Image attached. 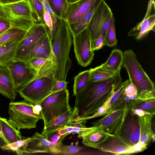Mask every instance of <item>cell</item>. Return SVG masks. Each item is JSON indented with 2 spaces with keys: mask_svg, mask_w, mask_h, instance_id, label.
<instances>
[{
  "mask_svg": "<svg viewBox=\"0 0 155 155\" xmlns=\"http://www.w3.org/2000/svg\"><path fill=\"white\" fill-rule=\"evenodd\" d=\"M141 109L154 116L155 114V98L141 100L137 98L134 101L132 109Z\"/></svg>",
  "mask_w": 155,
  "mask_h": 155,
  "instance_id": "cell-31",
  "label": "cell"
},
{
  "mask_svg": "<svg viewBox=\"0 0 155 155\" xmlns=\"http://www.w3.org/2000/svg\"><path fill=\"white\" fill-rule=\"evenodd\" d=\"M90 74L89 70L81 72L75 76L73 86V96H75L90 81Z\"/></svg>",
  "mask_w": 155,
  "mask_h": 155,
  "instance_id": "cell-34",
  "label": "cell"
},
{
  "mask_svg": "<svg viewBox=\"0 0 155 155\" xmlns=\"http://www.w3.org/2000/svg\"><path fill=\"white\" fill-rule=\"evenodd\" d=\"M7 66L10 71L17 91L37 78L36 71L27 60L14 59Z\"/></svg>",
  "mask_w": 155,
  "mask_h": 155,
  "instance_id": "cell-10",
  "label": "cell"
},
{
  "mask_svg": "<svg viewBox=\"0 0 155 155\" xmlns=\"http://www.w3.org/2000/svg\"><path fill=\"white\" fill-rule=\"evenodd\" d=\"M98 0H78L67 2L66 10L62 18L70 25L76 22L93 6Z\"/></svg>",
  "mask_w": 155,
  "mask_h": 155,
  "instance_id": "cell-15",
  "label": "cell"
},
{
  "mask_svg": "<svg viewBox=\"0 0 155 155\" xmlns=\"http://www.w3.org/2000/svg\"><path fill=\"white\" fill-rule=\"evenodd\" d=\"M138 116L140 136L139 147L140 152L146 150L151 141L155 140V133L152 128V120L153 116L149 113Z\"/></svg>",
  "mask_w": 155,
  "mask_h": 155,
  "instance_id": "cell-16",
  "label": "cell"
},
{
  "mask_svg": "<svg viewBox=\"0 0 155 155\" xmlns=\"http://www.w3.org/2000/svg\"><path fill=\"white\" fill-rule=\"evenodd\" d=\"M122 81L120 74L100 81H89L75 96L74 107L78 108V113L73 121H79L95 113L105 102Z\"/></svg>",
  "mask_w": 155,
  "mask_h": 155,
  "instance_id": "cell-1",
  "label": "cell"
},
{
  "mask_svg": "<svg viewBox=\"0 0 155 155\" xmlns=\"http://www.w3.org/2000/svg\"><path fill=\"white\" fill-rule=\"evenodd\" d=\"M114 134L121 137L131 146L137 147L140 152L139 117L132 112L130 108L125 106L122 117Z\"/></svg>",
  "mask_w": 155,
  "mask_h": 155,
  "instance_id": "cell-7",
  "label": "cell"
},
{
  "mask_svg": "<svg viewBox=\"0 0 155 155\" xmlns=\"http://www.w3.org/2000/svg\"><path fill=\"white\" fill-rule=\"evenodd\" d=\"M109 134L101 128L97 127L94 131L82 137V143L87 146L94 148L104 140Z\"/></svg>",
  "mask_w": 155,
  "mask_h": 155,
  "instance_id": "cell-29",
  "label": "cell"
},
{
  "mask_svg": "<svg viewBox=\"0 0 155 155\" xmlns=\"http://www.w3.org/2000/svg\"><path fill=\"white\" fill-rule=\"evenodd\" d=\"M23 0H0V5H4L19 2Z\"/></svg>",
  "mask_w": 155,
  "mask_h": 155,
  "instance_id": "cell-46",
  "label": "cell"
},
{
  "mask_svg": "<svg viewBox=\"0 0 155 155\" xmlns=\"http://www.w3.org/2000/svg\"><path fill=\"white\" fill-rule=\"evenodd\" d=\"M49 32L43 22L37 21L27 31L18 47L14 59L23 60L35 44Z\"/></svg>",
  "mask_w": 155,
  "mask_h": 155,
  "instance_id": "cell-11",
  "label": "cell"
},
{
  "mask_svg": "<svg viewBox=\"0 0 155 155\" xmlns=\"http://www.w3.org/2000/svg\"><path fill=\"white\" fill-rule=\"evenodd\" d=\"M97 128L92 127H90L78 128L67 125L58 130V132L61 136L64 135L65 137L71 134H77L78 137L80 138L94 131Z\"/></svg>",
  "mask_w": 155,
  "mask_h": 155,
  "instance_id": "cell-33",
  "label": "cell"
},
{
  "mask_svg": "<svg viewBox=\"0 0 155 155\" xmlns=\"http://www.w3.org/2000/svg\"><path fill=\"white\" fill-rule=\"evenodd\" d=\"M34 16L37 21H44V8L42 2L39 0H29Z\"/></svg>",
  "mask_w": 155,
  "mask_h": 155,
  "instance_id": "cell-38",
  "label": "cell"
},
{
  "mask_svg": "<svg viewBox=\"0 0 155 155\" xmlns=\"http://www.w3.org/2000/svg\"><path fill=\"white\" fill-rule=\"evenodd\" d=\"M17 92L8 67L0 65V93L13 101Z\"/></svg>",
  "mask_w": 155,
  "mask_h": 155,
  "instance_id": "cell-21",
  "label": "cell"
},
{
  "mask_svg": "<svg viewBox=\"0 0 155 155\" xmlns=\"http://www.w3.org/2000/svg\"><path fill=\"white\" fill-rule=\"evenodd\" d=\"M124 94L125 96H128L137 94L136 87L132 83L130 82L125 88Z\"/></svg>",
  "mask_w": 155,
  "mask_h": 155,
  "instance_id": "cell-44",
  "label": "cell"
},
{
  "mask_svg": "<svg viewBox=\"0 0 155 155\" xmlns=\"http://www.w3.org/2000/svg\"><path fill=\"white\" fill-rule=\"evenodd\" d=\"M101 0H98L91 9L76 22L71 25L69 24L70 29L72 33L77 35L87 28Z\"/></svg>",
  "mask_w": 155,
  "mask_h": 155,
  "instance_id": "cell-26",
  "label": "cell"
},
{
  "mask_svg": "<svg viewBox=\"0 0 155 155\" xmlns=\"http://www.w3.org/2000/svg\"><path fill=\"white\" fill-rule=\"evenodd\" d=\"M25 0V1H29V0Z\"/></svg>",
  "mask_w": 155,
  "mask_h": 155,
  "instance_id": "cell-50",
  "label": "cell"
},
{
  "mask_svg": "<svg viewBox=\"0 0 155 155\" xmlns=\"http://www.w3.org/2000/svg\"><path fill=\"white\" fill-rule=\"evenodd\" d=\"M89 70L90 81L91 82L103 81L118 75L101 68L100 66L93 68H91Z\"/></svg>",
  "mask_w": 155,
  "mask_h": 155,
  "instance_id": "cell-32",
  "label": "cell"
},
{
  "mask_svg": "<svg viewBox=\"0 0 155 155\" xmlns=\"http://www.w3.org/2000/svg\"><path fill=\"white\" fill-rule=\"evenodd\" d=\"M26 60L36 71V79L44 76H54L57 64L54 58L48 59L33 58Z\"/></svg>",
  "mask_w": 155,
  "mask_h": 155,
  "instance_id": "cell-22",
  "label": "cell"
},
{
  "mask_svg": "<svg viewBox=\"0 0 155 155\" xmlns=\"http://www.w3.org/2000/svg\"><path fill=\"white\" fill-rule=\"evenodd\" d=\"M123 53L120 50L114 49L111 51L109 57L100 67L111 72L117 75L120 74V72L123 66Z\"/></svg>",
  "mask_w": 155,
  "mask_h": 155,
  "instance_id": "cell-23",
  "label": "cell"
},
{
  "mask_svg": "<svg viewBox=\"0 0 155 155\" xmlns=\"http://www.w3.org/2000/svg\"><path fill=\"white\" fill-rule=\"evenodd\" d=\"M0 10L17 17L25 18L37 21L35 18L29 1L21 0L8 4L0 5Z\"/></svg>",
  "mask_w": 155,
  "mask_h": 155,
  "instance_id": "cell-20",
  "label": "cell"
},
{
  "mask_svg": "<svg viewBox=\"0 0 155 155\" xmlns=\"http://www.w3.org/2000/svg\"><path fill=\"white\" fill-rule=\"evenodd\" d=\"M123 56V66L127 72L130 82L136 88L137 96L143 91H155L154 83L142 67L133 50L125 51Z\"/></svg>",
  "mask_w": 155,
  "mask_h": 155,
  "instance_id": "cell-4",
  "label": "cell"
},
{
  "mask_svg": "<svg viewBox=\"0 0 155 155\" xmlns=\"http://www.w3.org/2000/svg\"><path fill=\"white\" fill-rule=\"evenodd\" d=\"M56 80L54 76H44L35 79L18 89L24 99L37 105L52 93Z\"/></svg>",
  "mask_w": 155,
  "mask_h": 155,
  "instance_id": "cell-6",
  "label": "cell"
},
{
  "mask_svg": "<svg viewBox=\"0 0 155 155\" xmlns=\"http://www.w3.org/2000/svg\"><path fill=\"white\" fill-rule=\"evenodd\" d=\"M27 139V138H24L12 143L5 144L1 147V148L5 150H11L14 152L15 150L25 143Z\"/></svg>",
  "mask_w": 155,
  "mask_h": 155,
  "instance_id": "cell-40",
  "label": "cell"
},
{
  "mask_svg": "<svg viewBox=\"0 0 155 155\" xmlns=\"http://www.w3.org/2000/svg\"><path fill=\"white\" fill-rule=\"evenodd\" d=\"M130 83L129 79L121 82L114 89L110 100L112 112L124 109L126 106L125 95L124 94L125 88Z\"/></svg>",
  "mask_w": 155,
  "mask_h": 155,
  "instance_id": "cell-24",
  "label": "cell"
},
{
  "mask_svg": "<svg viewBox=\"0 0 155 155\" xmlns=\"http://www.w3.org/2000/svg\"><path fill=\"white\" fill-rule=\"evenodd\" d=\"M61 136L58 132V131L49 134L46 136L47 140L51 144L50 153L54 154L62 153V141Z\"/></svg>",
  "mask_w": 155,
  "mask_h": 155,
  "instance_id": "cell-35",
  "label": "cell"
},
{
  "mask_svg": "<svg viewBox=\"0 0 155 155\" xmlns=\"http://www.w3.org/2000/svg\"><path fill=\"white\" fill-rule=\"evenodd\" d=\"M71 33L78 63L83 67H87L91 63L94 54L91 48L90 32L86 28L77 35Z\"/></svg>",
  "mask_w": 155,
  "mask_h": 155,
  "instance_id": "cell-9",
  "label": "cell"
},
{
  "mask_svg": "<svg viewBox=\"0 0 155 155\" xmlns=\"http://www.w3.org/2000/svg\"><path fill=\"white\" fill-rule=\"evenodd\" d=\"M52 42L49 32L40 39L23 60L33 58L48 59L54 58L52 50Z\"/></svg>",
  "mask_w": 155,
  "mask_h": 155,
  "instance_id": "cell-17",
  "label": "cell"
},
{
  "mask_svg": "<svg viewBox=\"0 0 155 155\" xmlns=\"http://www.w3.org/2000/svg\"><path fill=\"white\" fill-rule=\"evenodd\" d=\"M15 27H11L0 35V45L13 41H21L27 31Z\"/></svg>",
  "mask_w": 155,
  "mask_h": 155,
  "instance_id": "cell-30",
  "label": "cell"
},
{
  "mask_svg": "<svg viewBox=\"0 0 155 155\" xmlns=\"http://www.w3.org/2000/svg\"><path fill=\"white\" fill-rule=\"evenodd\" d=\"M69 24L59 18L57 30L52 42L53 54L57 64L54 74L56 80L66 81L68 73L72 66L70 53L72 40Z\"/></svg>",
  "mask_w": 155,
  "mask_h": 155,
  "instance_id": "cell-2",
  "label": "cell"
},
{
  "mask_svg": "<svg viewBox=\"0 0 155 155\" xmlns=\"http://www.w3.org/2000/svg\"><path fill=\"white\" fill-rule=\"evenodd\" d=\"M154 0H150L146 14L142 19L128 33V36H135L137 40L143 38L150 31L155 32V8Z\"/></svg>",
  "mask_w": 155,
  "mask_h": 155,
  "instance_id": "cell-14",
  "label": "cell"
},
{
  "mask_svg": "<svg viewBox=\"0 0 155 155\" xmlns=\"http://www.w3.org/2000/svg\"><path fill=\"white\" fill-rule=\"evenodd\" d=\"M11 27L9 21L7 19L0 16V35Z\"/></svg>",
  "mask_w": 155,
  "mask_h": 155,
  "instance_id": "cell-43",
  "label": "cell"
},
{
  "mask_svg": "<svg viewBox=\"0 0 155 155\" xmlns=\"http://www.w3.org/2000/svg\"><path fill=\"white\" fill-rule=\"evenodd\" d=\"M113 91L112 92L110 96L105 102L97 110L95 113L90 116L81 119V120H87L96 117L105 115L111 113L112 112V110L110 100L112 95Z\"/></svg>",
  "mask_w": 155,
  "mask_h": 155,
  "instance_id": "cell-39",
  "label": "cell"
},
{
  "mask_svg": "<svg viewBox=\"0 0 155 155\" xmlns=\"http://www.w3.org/2000/svg\"><path fill=\"white\" fill-rule=\"evenodd\" d=\"M1 117H0V118ZM0 138H1V139L2 140V141L5 143V145L7 144V141L4 136L3 134L2 131L0 120Z\"/></svg>",
  "mask_w": 155,
  "mask_h": 155,
  "instance_id": "cell-47",
  "label": "cell"
},
{
  "mask_svg": "<svg viewBox=\"0 0 155 155\" xmlns=\"http://www.w3.org/2000/svg\"><path fill=\"white\" fill-rule=\"evenodd\" d=\"M0 16L8 19L10 22L11 27L17 28L27 31H28L36 22L28 18L14 16L1 10H0Z\"/></svg>",
  "mask_w": 155,
  "mask_h": 155,
  "instance_id": "cell-28",
  "label": "cell"
},
{
  "mask_svg": "<svg viewBox=\"0 0 155 155\" xmlns=\"http://www.w3.org/2000/svg\"><path fill=\"white\" fill-rule=\"evenodd\" d=\"M117 41L116 37L114 19L113 16L110 20L109 28L104 37V44L110 47L116 46Z\"/></svg>",
  "mask_w": 155,
  "mask_h": 155,
  "instance_id": "cell-36",
  "label": "cell"
},
{
  "mask_svg": "<svg viewBox=\"0 0 155 155\" xmlns=\"http://www.w3.org/2000/svg\"><path fill=\"white\" fill-rule=\"evenodd\" d=\"M103 152L114 155H129L140 152L136 147L131 146L118 135L109 134L103 142L94 148Z\"/></svg>",
  "mask_w": 155,
  "mask_h": 155,
  "instance_id": "cell-12",
  "label": "cell"
},
{
  "mask_svg": "<svg viewBox=\"0 0 155 155\" xmlns=\"http://www.w3.org/2000/svg\"><path fill=\"white\" fill-rule=\"evenodd\" d=\"M78 111L75 107L55 118L48 123L44 127L41 134L46 136L58 131L64 126L73 122L74 118L78 115Z\"/></svg>",
  "mask_w": 155,
  "mask_h": 155,
  "instance_id": "cell-19",
  "label": "cell"
},
{
  "mask_svg": "<svg viewBox=\"0 0 155 155\" xmlns=\"http://www.w3.org/2000/svg\"><path fill=\"white\" fill-rule=\"evenodd\" d=\"M0 120L2 131L7 144L25 138L21 135L20 131L10 124L7 119L1 117Z\"/></svg>",
  "mask_w": 155,
  "mask_h": 155,
  "instance_id": "cell-27",
  "label": "cell"
},
{
  "mask_svg": "<svg viewBox=\"0 0 155 155\" xmlns=\"http://www.w3.org/2000/svg\"><path fill=\"white\" fill-rule=\"evenodd\" d=\"M40 105L24 99L10 102L8 113L9 122L20 131L35 128L39 120L43 119Z\"/></svg>",
  "mask_w": 155,
  "mask_h": 155,
  "instance_id": "cell-3",
  "label": "cell"
},
{
  "mask_svg": "<svg viewBox=\"0 0 155 155\" xmlns=\"http://www.w3.org/2000/svg\"><path fill=\"white\" fill-rule=\"evenodd\" d=\"M39 0L42 3L43 0Z\"/></svg>",
  "mask_w": 155,
  "mask_h": 155,
  "instance_id": "cell-49",
  "label": "cell"
},
{
  "mask_svg": "<svg viewBox=\"0 0 155 155\" xmlns=\"http://www.w3.org/2000/svg\"><path fill=\"white\" fill-rule=\"evenodd\" d=\"M20 41H11L0 45V65L7 66L14 59Z\"/></svg>",
  "mask_w": 155,
  "mask_h": 155,
  "instance_id": "cell-25",
  "label": "cell"
},
{
  "mask_svg": "<svg viewBox=\"0 0 155 155\" xmlns=\"http://www.w3.org/2000/svg\"><path fill=\"white\" fill-rule=\"evenodd\" d=\"M124 109L111 112L102 118L91 122L92 127L100 128L107 133L114 134L123 116Z\"/></svg>",
  "mask_w": 155,
  "mask_h": 155,
  "instance_id": "cell-18",
  "label": "cell"
},
{
  "mask_svg": "<svg viewBox=\"0 0 155 155\" xmlns=\"http://www.w3.org/2000/svg\"><path fill=\"white\" fill-rule=\"evenodd\" d=\"M67 2H72L77 1L78 0H66Z\"/></svg>",
  "mask_w": 155,
  "mask_h": 155,
  "instance_id": "cell-48",
  "label": "cell"
},
{
  "mask_svg": "<svg viewBox=\"0 0 155 155\" xmlns=\"http://www.w3.org/2000/svg\"><path fill=\"white\" fill-rule=\"evenodd\" d=\"M40 105L45 127L53 119L72 109L69 104V92L67 88L52 93Z\"/></svg>",
  "mask_w": 155,
  "mask_h": 155,
  "instance_id": "cell-5",
  "label": "cell"
},
{
  "mask_svg": "<svg viewBox=\"0 0 155 155\" xmlns=\"http://www.w3.org/2000/svg\"><path fill=\"white\" fill-rule=\"evenodd\" d=\"M104 37L101 34L98 37L93 40H91V45L92 50L94 51L102 48L104 46Z\"/></svg>",
  "mask_w": 155,
  "mask_h": 155,
  "instance_id": "cell-42",
  "label": "cell"
},
{
  "mask_svg": "<svg viewBox=\"0 0 155 155\" xmlns=\"http://www.w3.org/2000/svg\"><path fill=\"white\" fill-rule=\"evenodd\" d=\"M83 147L78 146L71 145L62 147V153L64 155H74L82 150Z\"/></svg>",
  "mask_w": 155,
  "mask_h": 155,
  "instance_id": "cell-41",
  "label": "cell"
},
{
  "mask_svg": "<svg viewBox=\"0 0 155 155\" xmlns=\"http://www.w3.org/2000/svg\"><path fill=\"white\" fill-rule=\"evenodd\" d=\"M113 16L110 8L104 0H101L87 28L90 32L91 40L97 38L101 34L104 37Z\"/></svg>",
  "mask_w": 155,
  "mask_h": 155,
  "instance_id": "cell-8",
  "label": "cell"
},
{
  "mask_svg": "<svg viewBox=\"0 0 155 155\" xmlns=\"http://www.w3.org/2000/svg\"><path fill=\"white\" fill-rule=\"evenodd\" d=\"M53 12L62 18L66 10L68 2L66 0H47Z\"/></svg>",
  "mask_w": 155,
  "mask_h": 155,
  "instance_id": "cell-37",
  "label": "cell"
},
{
  "mask_svg": "<svg viewBox=\"0 0 155 155\" xmlns=\"http://www.w3.org/2000/svg\"><path fill=\"white\" fill-rule=\"evenodd\" d=\"M68 82L66 81L56 80L55 84L52 90V93L55 92L67 87Z\"/></svg>",
  "mask_w": 155,
  "mask_h": 155,
  "instance_id": "cell-45",
  "label": "cell"
},
{
  "mask_svg": "<svg viewBox=\"0 0 155 155\" xmlns=\"http://www.w3.org/2000/svg\"><path fill=\"white\" fill-rule=\"evenodd\" d=\"M27 138L26 143L14 151L18 155L50 153V143L46 135L37 132Z\"/></svg>",
  "mask_w": 155,
  "mask_h": 155,
  "instance_id": "cell-13",
  "label": "cell"
}]
</instances>
